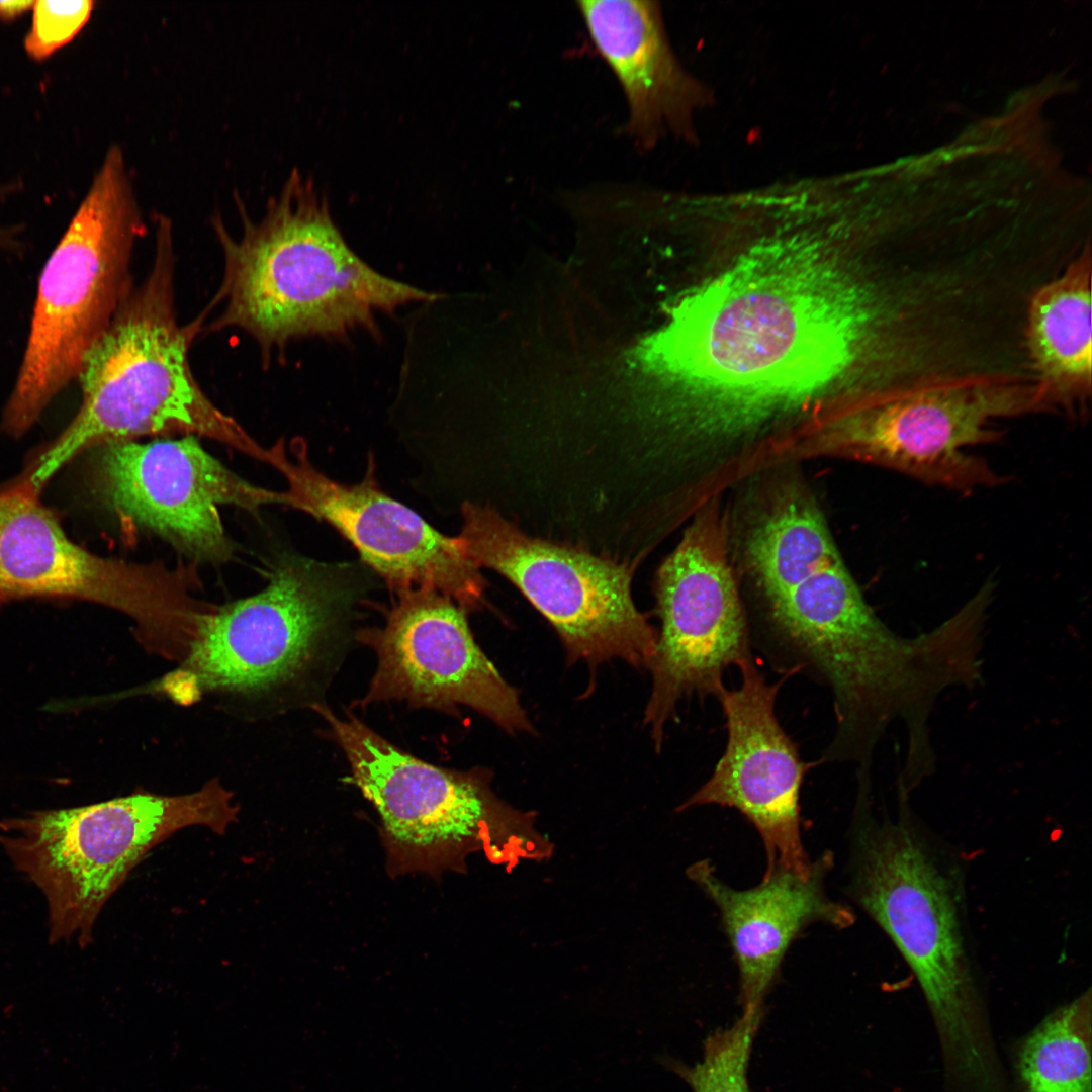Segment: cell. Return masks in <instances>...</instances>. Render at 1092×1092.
<instances>
[{
    "mask_svg": "<svg viewBox=\"0 0 1092 1092\" xmlns=\"http://www.w3.org/2000/svg\"><path fill=\"white\" fill-rule=\"evenodd\" d=\"M97 447L90 475L95 497L121 523L160 536L194 561L221 563L234 555L221 506L258 514L280 505V491L240 477L194 436Z\"/></svg>",
    "mask_w": 1092,
    "mask_h": 1092,
    "instance_id": "cell-15",
    "label": "cell"
},
{
    "mask_svg": "<svg viewBox=\"0 0 1092 1092\" xmlns=\"http://www.w3.org/2000/svg\"><path fill=\"white\" fill-rule=\"evenodd\" d=\"M1091 990L1051 1012L1017 1055L1023 1092H1091Z\"/></svg>",
    "mask_w": 1092,
    "mask_h": 1092,
    "instance_id": "cell-21",
    "label": "cell"
},
{
    "mask_svg": "<svg viewBox=\"0 0 1092 1092\" xmlns=\"http://www.w3.org/2000/svg\"><path fill=\"white\" fill-rule=\"evenodd\" d=\"M737 666L740 686H723L716 695L726 718L725 751L709 780L679 810L711 804L738 810L762 839L763 877L776 871L806 876L812 861L802 842L799 796L808 765L775 712L783 680L769 685L751 656Z\"/></svg>",
    "mask_w": 1092,
    "mask_h": 1092,
    "instance_id": "cell-17",
    "label": "cell"
},
{
    "mask_svg": "<svg viewBox=\"0 0 1092 1092\" xmlns=\"http://www.w3.org/2000/svg\"><path fill=\"white\" fill-rule=\"evenodd\" d=\"M655 593L661 627L647 666L652 688L644 723L659 750L677 704L695 695L716 696L726 668L751 656L716 496L702 505L662 563Z\"/></svg>",
    "mask_w": 1092,
    "mask_h": 1092,
    "instance_id": "cell-13",
    "label": "cell"
},
{
    "mask_svg": "<svg viewBox=\"0 0 1092 1092\" xmlns=\"http://www.w3.org/2000/svg\"><path fill=\"white\" fill-rule=\"evenodd\" d=\"M590 40L621 86L627 104L623 131L640 151L680 124L690 84L669 50L657 3L579 0Z\"/></svg>",
    "mask_w": 1092,
    "mask_h": 1092,
    "instance_id": "cell-19",
    "label": "cell"
},
{
    "mask_svg": "<svg viewBox=\"0 0 1092 1092\" xmlns=\"http://www.w3.org/2000/svg\"><path fill=\"white\" fill-rule=\"evenodd\" d=\"M146 224L122 151L112 146L38 278L26 344L1 428L26 433L77 380L131 291L130 260Z\"/></svg>",
    "mask_w": 1092,
    "mask_h": 1092,
    "instance_id": "cell-5",
    "label": "cell"
},
{
    "mask_svg": "<svg viewBox=\"0 0 1092 1092\" xmlns=\"http://www.w3.org/2000/svg\"><path fill=\"white\" fill-rule=\"evenodd\" d=\"M832 866V854L824 852L806 876L776 871L746 890L724 883L709 859L688 868V877L719 911L739 973L742 1010L763 1011L788 948L806 927L825 923L842 929L854 922L853 912L826 893Z\"/></svg>",
    "mask_w": 1092,
    "mask_h": 1092,
    "instance_id": "cell-18",
    "label": "cell"
},
{
    "mask_svg": "<svg viewBox=\"0 0 1092 1092\" xmlns=\"http://www.w3.org/2000/svg\"><path fill=\"white\" fill-rule=\"evenodd\" d=\"M314 709L345 752L354 783L378 812L396 868L460 866L476 850L505 861L509 849L524 844L518 840L532 844L517 835L530 833L532 818L496 798L485 774L432 765L355 717L339 718L320 704Z\"/></svg>",
    "mask_w": 1092,
    "mask_h": 1092,
    "instance_id": "cell-9",
    "label": "cell"
},
{
    "mask_svg": "<svg viewBox=\"0 0 1092 1092\" xmlns=\"http://www.w3.org/2000/svg\"><path fill=\"white\" fill-rule=\"evenodd\" d=\"M461 515L464 552L517 586L557 632L569 663L647 668L657 632L633 601L629 568L533 538L487 506L464 502Z\"/></svg>",
    "mask_w": 1092,
    "mask_h": 1092,
    "instance_id": "cell-12",
    "label": "cell"
},
{
    "mask_svg": "<svg viewBox=\"0 0 1092 1092\" xmlns=\"http://www.w3.org/2000/svg\"><path fill=\"white\" fill-rule=\"evenodd\" d=\"M237 237L218 217L224 272L210 331L250 334L267 359L309 336L373 327L375 315L436 295L387 278L361 260L335 225L324 196L296 170L259 221L242 216Z\"/></svg>",
    "mask_w": 1092,
    "mask_h": 1092,
    "instance_id": "cell-3",
    "label": "cell"
},
{
    "mask_svg": "<svg viewBox=\"0 0 1092 1092\" xmlns=\"http://www.w3.org/2000/svg\"><path fill=\"white\" fill-rule=\"evenodd\" d=\"M268 465L285 479L280 505L304 512L335 528L397 597L429 590L466 613L481 607L485 580L458 538L434 529L414 510L378 485L371 458L363 479L338 482L310 461L306 443L296 438L270 447Z\"/></svg>",
    "mask_w": 1092,
    "mask_h": 1092,
    "instance_id": "cell-14",
    "label": "cell"
},
{
    "mask_svg": "<svg viewBox=\"0 0 1092 1092\" xmlns=\"http://www.w3.org/2000/svg\"><path fill=\"white\" fill-rule=\"evenodd\" d=\"M238 813L233 794L212 780L185 795L133 793L3 819L0 843L46 898L49 940L85 946L103 906L155 846L190 826L225 834Z\"/></svg>",
    "mask_w": 1092,
    "mask_h": 1092,
    "instance_id": "cell-7",
    "label": "cell"
},
{
    "mask_svg": "<svg viewBox=\"0 0 1092 1092\" xmlns=\"http://www.w3.org/2000/svg\"><path fill=\"white\" fill-rule=\"evenodd\" d=\"M33 4V0H0V20L15 19L31 11Z\"/></svg>",
    "mask_w": 1092,
    "mask_h": 1092,
    "instance_id": "cell-24",
    "label": "cell"
},
{
    "mask_svg": "<svg viewBox=\"0 0 1092 1092\" xmlns=\"http://www.w3.org/2000/svg\"><path fill=\"white\" fill-rule=\"evenodd\" d=\"M94 2L34 1L31 26L24 38V50L42 61L70 42L90 18Z\"/></svg>",
    "mask_w": 1092,
    "mask_h": 1092,
    "instance_id": "cell-23",
    "label": "cell"
},
{
    "mask_svg": "<svg viewBox=\"0 0 1092 1092\" xmlns=\"http://www.w3.org/2000/svg\"><path fill=\"white\" fill-rule=\"evenodd\" d=\"M1044 410L1033 378L953 380L850 403L791 435L780 457L846 458L972 491L1004 478L967 449L1000 438L994 420Z\"/></svg>",
    "mask_w": 1092,
    "mask_h": 1092,
    "instance_id": "cell-8",
    "label": "cell"
},
{
    "mask_svg": "<svg viewBox=\"0 0 1092 1092\" xmlns=\"http://www.w3.org/2000/svg\"><path fill=\"white\" fill-rule=\"evenodd\" d=\"M465 614L434 592L398 596L383 626L358 634L377 656L363 705L398 700L447 712L462 705L508 733H533L518 692L476 644Z\"/></svg>",
    "mask_w": 1092,
    "mask_h": 1092,
    "instance_id": "cell-16",
    "label": "cell"
},
{
    "mask_svg": "<svg viewBox=\"0 0 1092 1092\" xmlns=\"http://www.w3.org/2000/svg\"><path fill=\"white\" fill-rule=\"evenodd\" d=\"M745 558L779 635L819 674L840 677L867 657L885 624L806 488L771 493L748 530Z\"/></svg>",
    "mask_w": 1092,
    "mask_h": 1092,
    "instance_id": "cell-10",
    "label": "cell"
},
{
    "mask_svg": "<svg viewBox=\"0 0 1092 1092\" xmlns=\"http://www.w3.org/2000/svg\"><path fill=\"white\" fill-rule=\"evenodd\" d=\"M888 316L877 278L841 252L802 240L751 248L687 298L661 336L687 428L722 445L839 388L863 392L860 377L875 376L885 355Z\"/></svg>",
    "mask_w": 1092,
    "mask_h": 1092,
    "instance_id": "cell-1",
    "label": "cell"
},
{
    "mask_svg": "<svg viewBox=\"0 0 1092 1092\" xmlns=\"http://www.w3.org/2000/svg\"><path fill=\"white\" fill-rule=\"evenodd\" d=\"M1091 278L1088 242L1059 275L1033 290L1026 304L1025 354L1050 412L1077 413L1091 394Z\"/></svg>",
    "mask_w": 1092,
    "mask_h": 1092,
    "instance_id": "cell-20",
    "label": "cell"
},
{
    "mask_svg": "<svg viewBox=\"0 0 1092 1092\" xmlns=\"http://www.w3.org/2000/svg\"><path fill=\"white\" fill-rule=\"evenodd\" d=\"M24 481L0 491V603L28 597L94 602L129 616L162 655L191 638L205 603L194 567L106 558L71 541Z\"/></svg>",
    "mask_w": 1092,
    "mask_h": 1092,
    "instance_id": "cell-11",
    "label": "cell"
},
{
    "mask_svg": "<svg viewBox=\"0 0 1092 1092\" xmlns=\"http://www.w3.org/2000/svg\"><path fill=\"white\" fill-rule=\"evenodd\" d=\"M762 1014L763 1011L742 1010L730 1027L706 1038L700 1061L686 1065L667 1060V1067L693 1092H751L747 1072Z\"/></svg>",
    "mask_w": 1092,
    "mask_h": 1092,
    "instance_id": "cell-22",
    "label": "cell"
},
{
    "mask_svg": "<svg viewBox=\"0 0 1092 1092\" xmlns=\"http://www.w3.org/2000/svg\"><path fill=\"white\" fill-rule=\"evenodd\" d=\"M153 265L91 349L77 380L82 402L69 426L38 458L26 483L39 493L81 451L142 436L204 437L267 464L262 447L202 391L191 371L194 333L180 327L174 306L173 237L160 216Z\"/></svg>",
    "mask_w": 1092,
    "mask_h": 1092,
    "instance_id": "cell-4",
    "label": "cell"
},
{
    "mask_svg": "<svg viewBox=\"0 0 1092 1092\" xmlns=\"http://www.w3.org/2000/svg\"><path fill=\"white\" fill-rule=\"evenodd\" d=\"M894 816L857 812L849 895L917 981L953 1077L986 1091L999 1080L971 931L965 858L920 819L899 788Z\"/></svg>",
    "mask_w": 1092,
    "mask_h": 1092,
    "instance_id": "cell-2",
    "label": "cell"
},
{
    "mask_svg": "<svg viewBox=\"0 0 1092 1092\" xmlns=\"http://www.w3.org/2000/svg\"><path fill=\"white\" fill-rule=\"evenodd\" d=\"M372 571L359 562L278 556L259 593L207 613L189 653L161 688L181 704L205 693L272 699L323 657L362 599Z\"/></svg>",
    "mask_w": 1092,
    "mask_h": 1092,
    "instance_id": "cell-6",
    "label": "cell"
}]
</instances>
